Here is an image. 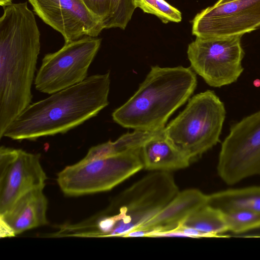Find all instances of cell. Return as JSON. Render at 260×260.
<instances>
[{
    "label": "cell",
    "instance_id": "cell-7",
    "mask_svg": "<svg viewBox=\"0 0 260 260\" xmlns=\"http://www.w3.org/2000/svg\"><path fill=\"white\" fill-rule=\"evenodd\" d=\"M101 42V39L85 36L46 54L34 80L36 89L51 94L83 81Z\"/></svg>",
    "mask_w": 260,
    "mask_h": 260
},
{
    "label": "cell",
    "instance_id": "cell-12",
    "mask_svg": "<svg viewBox=\"0 0 260 260\" xmlns=\"http://www.w3.org/2000/svg\"><path fill=\"white\" fill-rule=\"evenodd\" d=\"M35 13L60 32L65 42L85 36L96 37L104 29L102 20L83 0H28Z\"/></svg>",
    "mask_w": 260,
    "mask_h": 260
},
{
    "label": "cell",
    "instance_id": "cell-23",
    "mask_svg": "<svg viewBox=\"0 0 260 260\" xmlns=\"http://www.w3.org/2000/svg\"><path fill=\"white\" fill-rule=\"evenodd\" d=\"M235 0H218V2L215 3L216 4H222L230 2Z\"/></svg>",
    "mask_w": 260,
    "mask_h": 260
},
{
    "label": "cell",
    "instance_id": "cell-14",
    "mask_svg": "<svg viewBox=\"0 0 260 260\" xmlns=\"http://www.w3.org/2000/svg\"><path fill=\"white\" fill-rule=\"evenodd\" d=\"M44 188L38 187L26 192L6 213L0 215L1 238L15 236L48 223V201Z\"/></svg>",
    "mask_w": 260,
    "mask_h": 260
},
{
    "label": "cell",
    "instance_id": "cell-11",
    "mask_svg": "<svg viewBox=\"0 0 260 260\" xmlns=\"http://www.w3.org/2000/svg\"><path fill=\"white\" fill-rule=\"evenodd\" d=\"M260 27V0L215 4L198 13L192 22L196 37L241 35Z\"/></svg>",
    "mask_w": 260,
    "mask_h": 260
},
{
    "label": "cell",
    "instance_id": "cell-19",
    "mask_svg": "<svg viewBox=\"0 0 260 260\" xmlns=\"http://www.w3.org/2000/svg\"><path fill=\"white\" fill-rule=\"evenodd\" d=\"M180 226L196 230L205 237H217L228 232L224 213L207 204L187 217Z\"/></svg>",
    "mask_w": 260,
    "mask_h": 260
},
{
    "label": "cell",
    "instance_id": "cell-15",
    "mask_svg": "<svg viewBox=\"0 0 260 260\" xmlns=\"http://www.w3.org/2000/svg\"><path fill=\"white\" fill-rule=\"evenodd\" d=\"M164 128L143 145L141 154L143 168L168 172L187 167L190 160L167 139Z\"/></svg>",
    "mask_w": 260,
    "mask_h": 260
},
{
    "label": "cell",
    "instance_id": "cell-17",
    "mask_svg": "<svg viewBox=\"0 0 260 260\" xmlns=\"http://www.w3.org/2000/svg\"><path fill=\"white\" fill-rule=\"evenodd\" d=\"M101 20L104 29H125L136 9L133 0H83Z\"/></svg>",
    "mask_w": 260,
    "mask_h": 260
},
{
    "label": "cell",
    "instance_id": "cell-8",
    "mask_svg": "<svg viewBox=\"0 0 260 260\" xmlns=\"http://www.w3.org/2000/svg\"><path fill=\"white\" fill-rule=\"evenodd\" d=\"M242 36L196 37L187 51L191 68L213 87L235 82L244 70Z\"/></svg>",
    "mask_w": 260,
    "mask_h": 260
},
{
    "label": "cell",
    "instance_id": "cell-20",
    "mask_svg": "<svg viewBox=\"0 0 260 260\" xmlns=\"http://www.w3.org/2000/svg\"><path fill=\"white\" fill-rule=\"evenodd\" d=\"M223 213L228 232L241 234L260 228L259 211L239 210Z\"/></svg>",
    "mask_w": 260,
    "mask_h": 260
},
{
    "label": "cell",
    "instance_id": "cell-5",
    "mask_svg": "<svg viewBox=\"0 0 260 260\" xmlns=\"http://www.w3.org/2000/svg\"><path fill=\"white\" fill-rule=\"evenodd\" d=\"M226 111L212 90L189 99L185 109L164 128L167 139L190 162L219 142Z\"/></svg>",
    "mask_w": 260,
    "mask_h": 260
},
{
    "label": "cell",
    "instance_id": "cell-16",
    "mask_svg": "<svg viewBox=\"0 0 260 260\" xmlns=\"http://www.w3.org/2000/svg\"><path fill=\"white\" fill-rule=\"evenodd\" d=\"M207 205L223 213L239 210L260 212V186L231 189L208 195Z\"/></svg>",
    "mask_w": 260,
    "mask_h": 260
},
{
    "label": "cell",
    "instance_id": "cell-13",
    "mask_svg": "<svg viewBox=\"0 0 260 260\" xmlns=\"http://www.w3.org/2000/svg\"><path fill=\"white\" fill-rule=\"evenodd\" d=\"M207 197L197 189L179 191L156 215L124 237L167 236L179 228L193 212L206 205Z\"/></svg>",
    "mask_w": 260,
    "mask_h": 260
},
{
    "label": "cell",
    "instance_id": "cell-6",
    "mask_svg": "<svg viewBox=\"0 0 260 260\" xmlns=\"http://www.w3.org/2000/svg\"><path fill=\"white\" fill-rule=\"evenodd\" d=\"M141 148L90 160L82 159L57 174V184L68 197L110 190L143 168Z\"/></svg>",
    "mask_w": 260,
    "mask_h": 260
},
{
    "label": "cell",
    "instance_id": "cell-1",
    "mask_svg": "<svg viewBox=\"0 0 260 260\" xmlns=\"http://www.w3.org/2000/svg\"><path fill=\"white\" fill-rule=\"evenodd\" d=\"M41 34L27 2L4 8L0 18V138L31 102Z\"/></svg>",
    "mask_w": 260,
    "mask_h": 260
},
{
    "label": "cell",
    "instance_id": "cell-2",
    "mask_svg": "<svg viewBox=\"0 0 260 260\" xmlns=\"http://www.w3.org/2000/svg\"><path fill=\"white\" fill-rule=\"evenodd\" d=\"M110 72L30 104L7 127L3 137L35 140L64 134L95 116L109 104Z\"/></svg>",
    "mask_w": 260,
    "mask_h": 260
},
{
    "label": "cell",
    "instance_id": "cell-3",
    "mask_svg": "<svg viewBox=\"0 0 260 260\" xmlns=\"http://www.w3.org/2000/svg\"><path fill=\"white\" fill-rule=\"evenodd\" d=\"M168 172L149 174L117 196L102 211L71 223L72 237H123L161 211L179 193Z\"/></svg>",
    "mask_w": 260,
    "mask_h": 260
},
{
    "label": "cell",
    "instance_id": "cell-9",
    "mask_svg": "<svg viewBox=\"0 0 260 260\" xmlns=\"http://www.w3.org/2000/svg\"><path fill=\"white\" fill-rule=\"evenodd\" d=\"M217 172L228 185L260 175V110L231 126L221 144Z\"/></svg>",
    "mask_w": 260,
    "mask_h": 260
},
{
    "label": "cell",
    "instance_id": "cell-4",
    "mask_svg": "<svg viewBox=\"0 0 260 260\" xmlns=\"http://www.w3.org/2000/svg\"><path fill=\"white\" fill-rule=\"evenodd\" d=\"M196 73L183 66H152L134 94L112 114L121 126L134 130L156 131L165 127L171 115L193 93Z\"/></svg>",
    "mask_w": 260,
    "mask_h": 260
},
{
    "label": "cell",
    "instance_id": "cell-10",
    "mask_svg": "<svg viewBox=\"0 0 260 260\" xmlns=\"http://www.w3.org/2000/svg\"><path fill=\"white\" fill-rule=\"evenodd\" d=\"M40 154L2 146L0 148V215L23 194L45 187L47 179Z\"/></svg>",
    "mask_w": 260,
    "mask_h": 260
},
{
    "label": "cell",
    "instance_id": "cell-18",
    "mask_svg": "<svg viewBox=\"0 0 260 260\" xmlns=\"http://www.w3.org/2000/svg\"><path fill=\"white\" fill-rule=\"evenodd\" d=\"M161 129L134 130L132 133H127L122 135L114 142L109 141L91 147L84 158L85 160H90L98 157L120 154L132 149L141 148L148 139Z\"/></svg>",
    "mask_w": 260,
    "mask_h": 260
},
{
    "label": "cell",
    "instance_id": "cell-22",
    "mask_svg": "<svg viewBox=\"0 0 260 260\" xmlns=\"http://www.w3.org/2000/svg\"><path fill=\"white\" fill-rule=\"evenodd\" d=\"M12 4V0H0V5L4 8Z\"/></svg>",
    "mask_w": 260,
    "mask_h": 260
},
{
    "label": "cell",
    "instance_id": "cell-21",
    "mask_svg": "<svg viewBox=\"0 0 260 260\" xmlns=\"http://www.w3.org/2000/svg\"><path fill=\"white\" fill-rule=\"evenodd\" d=\"M133 2L136 8L155 15L164 23L179 22L182 20L180 11L165 0H133Z\"/></svg>",
    "mask_w": 260,
    "mask_h": 260
}]
</instances>
